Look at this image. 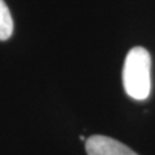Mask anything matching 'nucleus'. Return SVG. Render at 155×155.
Segmentation results:
<instances>
[{
	"label": "nucleus",
	"mask_w": 155,
	"mask_h": 155,
	"mask_svg": "<svg viewBox=\"0 0 155 155\" xmlns=\"http://www.w3.org/2000/svg\"><path fill=\"white\" fill-rule=\"evenodd\" d=\"M123 85L127 94L137 101L146 100L151 91V57L142 47L132 48L124 61Z\"/></svg>",
	"instance_id": "nucleus-1"
},
{
	"label": "nucleus",
	"mask_w": 155,
	"mask_h": 155,
	"mask_svg": "<svg viewBox=\"0 0 155 155\" xmlns=\"http://www.w3.org/2000/svg\"><path fill=\"white\" fill-rule=\"evenodd\" d=\"M85 150L88 155H137L124 143L101 134H94L87 138Z\"/></svg>",
	"instance_id": "nucleus-2"
},
{
	"label": "nucleus",
	"mask_w": 155,
	"mask_h": 155,
	"mask_svg": "<svg viewBox=\"0 0 155 155\" xmlns=\"http://www.w3.org/2000/svg\"><path fill=\"white\" fill-rule=\"evenodd\" d=\"M13 32V19L11 12L4 3V0H0V40H7L12 36Z\"/></svg>",
	"instance_id": "nucleus-3"
}]
</instances>
